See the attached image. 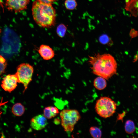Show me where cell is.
<instances>
[{"label": "cell", "instance_id": "6da1fadb", "mask_svg": "<svg viewBox=\"0 0 138 138\" xmlns=\"http://www.w3.org/2000/svg\"><path fill=\"white\" fill-rule=\"evenodd\" d=\"M88 61L93 74L106 80L116 73L117 63L113 57L110 54L97 53L89 56Z\"/></svg>", "mask_w": 138, "mask_h": 138}, {"label": "cell", "instance_id": "7a4b0ae2", "mask_svg": "<svg viewBox=\"0 0 138 138\" xmlns=\"http://www.w3.org/2000/svg\"><path fill=\"white\" fill-rule=\"evenodd\" d=\"M32 11L34 20L39 26L48 28L55 25L56 13L51 4L36 0L33 3Z\"/></svg>", "mask_w": 138, "mask_h": 138}, {"label": "cell", "instance_id": "3957f363", "mask_svg": "<svg viewBox=\"0 0 138 138\" xmlns=\"http://www.w3.org/2000/svg\"><path fill=\"white\" fill-rule=\"evenodd\" d=\"M117 104L111 99L107 97H101L97 100L95 109L97 114L105 118L110 117L115 113Z\"/></svg>", "mask_w": 138, "mask_h": 138}, {"label": "cell", "instance_id": "277c9868", "mask_svg": "<svg viewBox=\"0 0 138 138\" xmlns=\"http://www.w3.org/2000/svg\"><path fill=\"white\" fill-rule=\"evenodd\" d=\"M61 125L66 132H72L75 126L81 118V116L77 110L66 109L60 112Z\"/></svg>", "mask_w": 138, "mask_h": 138}, {"label": "cell", "instance_id": "5b68a950", "mask_svg": "<svg viewBox=\"0 0 138 138\" xmlns=\"http://www.w3.org/2000/svg\"><path fill=\"white\" fill-rule=\"evenodd\" d=\"M33 72V67L28 63H22L17 67L15 74L18 83L23 85L24 87V92L27 89L28 85L32 80Z\"/></svg>", "mask_w": 138, "mask_h": 138}, {"label": "cell", "instance_id": "8992f818", "mask_svg": "<svg viewBox=\"0 0 138 138\" xmlns=\"http://www.w3.org/2000/svg\"><path fill=\"white\" fill-rule=\"evenodd\" d=\"M30 0H6L5 6L9 11L15 13L26 9Z\"/></svg>", "mask_w": 138, "mask_h": 138}, {"label": "cell", "instance_id": "52a82bcc", "mask_svg": "<svg viewBox=\"0 0 138 138\" xmlns=\"http://www.w3.org/2000/svg\"><path fill=\"white\" fill-rule=\"evenodd\" d=\"M17 83V78L15 74H8L3 78L1 86L5 91L11 93L16 88Z\"/></svg>", "mask_w": 138, "mask_h": 138}, {"label": "cell", "instance_id": "ba28073f", "mask_svg": "<svg viewBox=\"0 0 138 138\" xmlns=\"http://www.w3.org/2000/svg\"><path fill=\"white\" fill-rule=\"evenodd\" d=\"M46 118L43 115H39L34 117L30 121L31 127L37 131L43 129L48 124Z\"/></svg>", "mask_w": 138, "mask_h": 138}, {"label": "cell", "instance_id": "9c48e42d", "mask_svg": "<svg viewBox=\"0 0 138 138\" xmlns=\"http://www.w3.org/2000/svg\"><path fill=\"white\" fill-rule=\"evenodd\" d=\"M38 52L43 59L48 60L53 58L55 55L53 50L49 46L44 44L41 45L38 50Z\"/></svg>", "mask_w": 138, "mask_h": 138}, {"label": "cell", "instance_id": "30bf717a", "mask_svg": "<svg viewBox=\"0 0 138 138\" xmlns=\"http://www.w3.org/2000/svg\"><path fill=\"white\" fill-rule=\"evenodd\" d=\"M125 9L133 16L138 17V0H125Z\"/></svg>", "mask_w": 138, "mask_h": 138}, {"label": "cell", "instance_id": "8fae6325", "mask_svg": "<svg viewBox=\"0 0 138 138\" xmlns=\"http://www.w3.org/2000/svg\"><path fill=\"white\" fill-rule=\"evenodd\" d=\"M58 109L53 106H48L45 107L43 111L44 116L47 119H50L56 116L59 113Z\"/></svg>", "mask_w": 138, "mask_h": 138}, {"label": "cell", "instance_id": "7c38bea8", "mask_svg": "<svg viewBox=\"0 0 138 138\" xmlns=\"http://www.w3.org/2000/svg\"><path fill=\"white\" fill-rule=\"evenodd\" d=\"M106 79L103 77L99 76L96 78L93 81V85L95 87L99 90H102L107 86Z\"/></svg>", "mask_w": 138, "mask_h": 138}, {"label": "cell", "instance_id": "4fadbf2b", "mask_svg": "<svg viewBox=\"0 0 138 138\" xmlns=\"http://www.w3.org/2000/svg\"><path fill=\"white\" fill-rule=\"evenodd\" d=\"M12 111L13 114L16 116H22L25 111V108L23 105L20 103H17L12 107Z\"/></svg>", "mask_w": 138, "mask_h": 138}, {"label": "cell", "instance_id": "5bb4252c", "mask_svg": "<svg viewBox=\"0 0 138 138\" xmlns=\"http://www.w3.org/2000/svg\"><path fill=\"white\" fill-rule=\"evenodd\" d=\"M124 127L126 132L128 134L133 133L135 130V127L134 122L130 120L126 121Z\"/></svg>", "mask_w": 138, "mask_h": 138}, {"label": "cell", "instance_id": "9a60e30c", "mask_svg": "<svg viewBox=\"0 0 138 138\" xmlns=\"http://www.w3.org/2000/svg\"><path fill=\"white\" fill-rule=\"evenodd\" d=\"M99 42L101 44L111 46L113 42L111 38L106 34H104L100 36L99 39Z\"/></svg>", "mask_w": 138, "mask_h": 138}, {"label": "cell", "instance_id": "2e32d148", "mask_svg": "<svg viewBox=\"0 0 138 138\" xmlns=\"http://www.w3.org/2000/svg\"><path fill=\"white\" fill-rule=\"evenodd\" d=\"M89 132L94 138H100L102 135L101 130L98 128L96 126L91 127L89 130Z\"/></svg>", "mask_w": 138, "mask_h": 138}, {"label": "cell", "instance_id": "e0dca14e", "mask_svg": "<svg viewBox=\"0 0 138 138\" xmlns=\"http://www.w3.org/2000/svg\"><path fill=\"white\" fill-rule=\"evenodd\" d=\"M67 29L66 27L64 24H60L57 26L56 29L57 34L61 38L63 37L65 34Z\"/></svg>", "mask_w": 138, "mask_h": 138}, {"label": "cell", "instance_id": "ac0fdd59", "mask_svg": "<svg viewBox=\"0 0 138 138\" xmlns=\"http://www.w3.org/2000/svg\"><path fill=\"white\" fill-rule=\"evenodd\" d=\"M64 4L66 9L70 10L74 9L77 6L76 0H66Z\"/></svg>", "mask_w": 138, "mask_h": 138}, {"label": "cell", "instance_id": "d6986e66", "mask_svg": "<svg viewBox=\"0 0 138 138\" xmlns=\"http://www.w3.org/2000/svg\"><path fill=\"white\" fill-rule=\"evenodd\" d=\"M7 65V63L5 59L0 55V75L4 72Z\"/></svg>", "mask_w": 138, "mask_h": 138}, {"label": "cell", "instance_id": "ffe728a7", "mask_svg": "<svg viewBox=\"0 0 138 138\" xmlns=\"http://www.w3.org/2000/svg\"><path fill=\"white\" fill-rule=\"evenodd\" d=\"M126 113V112L124 111L122 113L118 114L117 118V121L121 120L123 122V118L125 115Z\"/></svg>", "mask_w": 138, "mask_h": 138}, {"label": "cell", "instance_id": "44dd1931", "mask_svg": "<svg viewBox=\"0 0 138 138\" xmlns=\"http://www.w3.org/2000/svg\"><path fill=\"white\" fill-rule=\"evenodd\" d=\"M40 1L45 3L52 4L54 2L57 0H39Z\"/></svg>", "mask_w": 138, "mask_h": 138}, {"label": "cell", "instance_id": "7402d4cb", "mask_svg": "<svg viewBox=\"0 0 138 138\" xmlns=\"http://www.w3.org/2000/svg\"><path fill=\"white\" fill-rule=\"evenodd\" d=\"M60 121V119L57 118L55 119L54 121V123L56 124H59Z\"/></svg>", "mask_w": 138, "mask_h": 138}, {"label": "cell", "instance_id": "603a6c76", "mask_svg": "<svg viewBox=\"0 0 138 138\" xmlns=\"http://www.w3.org/2000/svg\"><path fill=\"white\" fill-rule=\"evenodd\" d=\"M1 32V29H0V34Z\"/></svg>", "mask_w": 138, "mask_h": 138}, {"label": "cell", "instance_id": "cb8c5ba5", "mask_svg": "<svg viewBox=\"0 0 138 138\" xmlns=\"http://www.w3.org/2000/svg\"></svg>", "mask_w": 138, "mask_h": 138}]
</instances>
